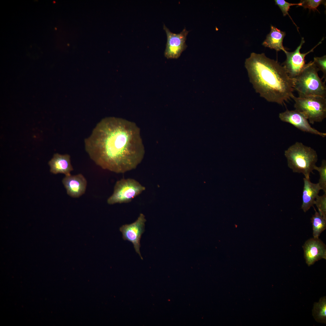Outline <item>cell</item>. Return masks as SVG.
I'll use <instances>...</instances> for the list:
<instances>
[{"label": "cell", "mask_w": 326, "mask_h": 326, "mask_svg": "<svg viewBox=\"0 0 326 326\" xmlns=\"http://www.w3.org/2000/svg\"><path fill=\"white\" fill-rule=\"evenodd\" d=\"M295 109L302 114L312 124L322 122L326 117V99L317 96L292 97Z\"/></svg>", "instance_id": "5b68a950"}, {"label": "cell", "mask_w": 326, "mask_h": 326, "mask_svg": "<svg viewBox=\"0 0 326 326\" xmlns=\"http://www.w3.org/2000/svg\"><path fill=\"white\" fill-rule=\"evenodd\" d=\"M319 71L313 61L306 64L302 72L296 77L292 79L294 90L296 91L299 97L310 96L326 97L325 82L319 77Z\"/></svg>", "instance_id": "277c9868"}, {"label": "cell", "mask_w": 326, "mask_h": 326, "mask_svg": "<svg viewBox=\"0 0 326 326\" xmlns=\"http://www.w3.org/2000/svg\"><path fill=\"white\" fill-rule=\"evenodd\" d=\"M302 248L306 263L309 266L322 259H326V245L319 238L307 240Z\"/></svg>", "instance_id": "8fae6325"}, {"label": "cell", "mask_w": 326, "mask_h": 326, "mask_svg": "<svg viewBox=\"0 0 326 326\" xmlns=\"http://www.w3.org/2000/svg\"><path fill=\"white\" fill-rule=\"evenodd\" d=\"M279 117L282 121L290 123L302 131L319 135L323 137L326 136V133L320 132L312 128L308 119L295 109L289 110L287 109L285 111L279 113Z\"/></svg>", "instance_id": "30bf717a"}, {"label": "cell", "mask_w": 326, "mask_h": 326, "mask_svg": "<svg viewBox=\"0 0 326 326\" xmlns=\"http://www.w3.org/2000/svg\"><path fill=\"white\" fill-rule=\"evenodd\" d=\"M314 170L317 171L319 173L320 178L318 183L324 193H326V161L323 159L322 161L321 165L318 167L316 166Z\"/></svg>", "instance_id": "ac0fdd59"}, {"label": "cell", "mask_w": 326, "mask_h": 326, "mask_svg": "<svg viewBox=\"0 0 326 326\" xmlns=\"http://www.w3.org/2000/svg\"><path fill=\"white\" fill-rule=\"evenodd\" d=\"M288 166L293 172L302 173L306 178H309L313 173L318 160V155L314 149L296 142L284 152Z\"/></svg>", "instance_id": "3957f363"}, {"label": "cell", "mask_w": 326, "mask_h": 326, "mask_svg": "<svg viewBox=\"0 0 326 326\" xmlns=\"http://www.w3.org/2000/svg\"><path fill=\"white\" fill-rule=\"evenodd\" d=\"M163 29L167 37L165 56L168 59H177L187 47L185 41L189 31L184 28L180 33H174L165 24L163 25Z\"/></svg>", "instance_id": "ba28073f"}, {"label": "cell", "mask_w": 326, "mask_h": 326, "mask_svg": "<svg viewBox=\"0 0 326 326\" xmlns=\"http://www.w3.org/2000/svg\"><path fill=\"white\" fill-rule=\"evenodd\" d=\"M145 187L133 178H122L117 181L112 195L107 199L109 204L127 203L145 190Z\"/></svg>", "instance_id": "8992f818"}, {"label": "cell", "mask_w": 326, "mask_h": 326, "mask_svg": "<svg viewBox=\"0 0 326 326\" xmlns=\"http://www.w3.org/2000/svg\"><path fill=\"white\" fill-rule=\"evenodd\" d=\"M315 204L320 215L326 219V193L321 196L318 195L315 199Z\"/></svg>", "instance_id": "d6986e66"}, {"label": "cell", "mask_w": 326, "mask_h": 326, "mask_svg": "<svg viewBox=\"0 0 326 326\" xmlns=\"http://www.w3.org/2000/svg\"><path fill=\"white\" fill-rule=\"evenodd\" d=\"M91 159L102 168L117 173L135 169L145 150L136 125L126 120L107 117L101 120L84 140Z\"/></svg>", "instance_id": "6da1fadb"}, {"label": "cell", "mask_w": 326, "mask_h": 326, "mask_svg": "<svg viewBox=\"0 0 326 326\" xmlns=\"http://www.w3.org/2000/svg\"><path fill=\"white\" fill-rule=\"evenodd\" d=\"M314 207L315 213L311 219L314 238H318L321 234L326 228V219H324Z\"/></svg>", "instance_id": "2e32d148"}, {"label": "cell", "mask_w": 326, "mask_h": 326, "mask_svg": "<svg viewBox=\"0 0 326 326\" xmlns=\"http://www.w3.org/2000/svg\"><path fill=\"white\" fill-rule=\"evenodd\" d=\"M310 178H303L304 186L301 208L306 212L315 204V199L321 188L318 183H312Z\"/></svg>", "instance_id": "4fadbf2b"}, {"label": "cell", "mask_w": 326, "mask_h": 326, "mask_svg": "<svg viewBox=\"0 0 326 326\" xmlns=\"http://www.w3.org/2000/svg\"><path fill=\"white\" fill-rule=\"evenodd\" d=\"M300 2L301 4V6L304 8H308L314 11H318L317 8L321 4L326 5V1L323 0H301Z\"/></svg>", "instance_id": "44dd1931"}, {"label": "cell", "mask_w": 326, "mask_h": 326, "mask_svg": "<svg viewBox=\"0 0 326 326\" xmlns=\"http://www.w3.org/2000/svg\"><path fill=\"white\" fill-rule=\"evenodd\" d=\"M323 40L309 51L305 53H301L300 50L305 42L304 38L302 37L300 45L294 51L289 52L286 51L285 53L286 59L282 65L291 79L296 77L302 72L306 65L305 60V56L309 53L313 52L314 49L321 43Z\"/></svg>", "instance_id": "52a82bcc"}, {"label": "cell", "mask_w": 326, "mask_h": 326, "mask_svg": "<svg viewBox=\"0 0 326 326\" xmlns=\"http://www.w3.org/2000/svg\"><path fill=\"white\" fill-rule=\"evenodd\" d=\"M274 1L275 4L278 6L281 10L283 16H286L287 15H289L290 18L294 23V24L297 27L289 14L288 11L290 6L294 5L301 6V4L300 2L298 3H289L286 2L284 0H275Z\"/></svg>", "instance_id": "ffe728a7"}, {"label": "cell", "mask_w": 326, "mask_h": 326, "mask_svg": "<svg viewBox=\"0 0 326 326\" xmlns=\"http://www.w3.org/2000/svg\"><path fill=\"white\" fill-rule=\"evenodd\" d=\"M146 221L145 215L141 213L135 222L130 224L123 225L120 228L123 240L132 243L136 252L142 259L143 258L140 251V240L145 231V223Z\"/></svg>", "instance_id": "9c48e42d"}, {"label": "cell", "mask_w": 326, "mask_h": 326, "mask_svg": "<svg viewBox=\"0 0 326 326\" xmlns=\"http://www.w3.org/2000/svg\"><path fill=\"white\" fill-rule=\"evenodd\" d=\"M62 183L67 194L71 197L78 198L86 191L87 181L81 174L65 176L62 180Z\"/></svg>", "instance_id": "7c38bea8"}, {"label": "cell", "mask_w": 326, "mask_h": 326, "mask_svg": "<svg viewBox=\"0 0 326 326\" xmlns=\"http://www.w3.org/2000/svg\"><path fill=\"white\" fill-rule=\"evenodd\" d=\"M245 64L255 91L267 101L283 105L294 95L292 80L277 61L253 52Z\"/></svg>", "instance_id": "7a4b0ae2"}, {"label": "cell", "mask_w": 326, "mask_h": 326, "mask_svg": "<svg viewBox=\"0 0 326 326\" xmlns=\"http://www.w3.org/2000/svg\"><path fill=\"white\" fill-rule=\"evenodd\" d=\"M286 34L285 32L271 25L270 31L262 44L265 47L274 49L276 52L282 50L285 53L287 50L283 46V42Z\"/></svg>", "instance_id": "9a60e30c"}, {"label": "cell", "mask_w": 326, "mask_h": 326, "mask_svg": "<svg viewBox=\"0 0 326 326\" xmlns=\"http://www.w3.org/2000/svg\"><path fill=\"white\" fill-rule=\"evenodd\" d=\"M319 71L323 73V78L326 79V56L324 55L320 57H316L314 58L313 61Z\"/></svg>", "instance_id": "7402d4cb"}, {"label": "cell", "mask_w": 326, "mask_h": 326, "mask_svg": "<svg viewBox=\"0 0 326 326\" xmlns=\"http://www.w3.org/2000/svg\"><path fill=\"white\" fill-rule=\"evenodd\" d=\"M313 316L318 322L325 323L326 320L325 297L321 298L319 302L315 303L312 311Z\"/></svg>", "instance_id": "e0dca14e"}, {"label": "cell", "mask_w": 326, "mask_h": 326, "mask_svg": "<svg viewBox=\"0 0 326 326\" xmlns=\"http://www.w3.org/2000/svg\"><path fill=\"white\" fill-rule=\"evenodd\" d=\"M49 164L50 167V171L54 174L61 173L65 174V176L69 175L74 170L71 163L70 156L67 154H55L49 161Z\"/></svg>", "instance_id": "5bb4252c"}]
</instances>
